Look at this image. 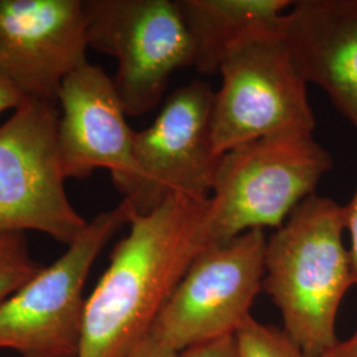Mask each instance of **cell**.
Here are the masks:
<instances>
[{
    "instance_id": "1",
    "label": "cell",
    "mask_w": 357,
    "mask_h": 357,
    "mask_svg": "<svg viewBox=\"0 0 357 357\" xmlns=\"http://www.w3.org/2000/svg\"><path fill=\"white\" fill-rule=\"evenodd\" d=\"M213 202L172 195L131 216L109 266L85 302L77 357H128L151 330L178 283L205 248L216 243Z\"/></svg>"
},
{
    "instance_id": "2",
    "label": "cell",
    "mask_w": 357,
    "mask_h": 357,
    "mask_svg": "<svg viewBox=\"0 0 357 357\" xmlns=\"http://www.w3.org/2000/svg\"><path fill=\"white\" fill-rule=\"evenodd\" d=\"M344 233V206L315 193L266 241L262 290L280 310L282 328L310 357L339 342V308L355 284Z\"/></svg>"
},
{
    "instance_id": "3",
    "label": "cell",
    "mask_w": 357,
    "mask_h": 357,
    "mask_svg": "<svg viewBox=\"0 0 357 357\" xmlns=\"http://www.w3.org/2000/svg\"><path fill=\"white\" fill-rule=\"evenodd\" d=\"M332 156L311 131H284L240 144L218 159L212 202L217 241L278 229L315 195Z\"/></svg>"
},
{
    "instance_id": "4",
    "label": "cell",
    "mask_w": 357,
    "mask_h": 357,
    "mask_svg": "<svg viewBox=\"0 0 357 357\" xmlns=\"http://www.w3.org/2000/svg\"><path fill=\"white\" fill-rule=\"evenodd\" d=\"M131 216L125 202L97 215L64 255L0 305V349L23 357L78 356L90 268Z\"/></svg>"
},
{
    "instance_id": "5",
    "label": "cell",
    "mask_w": 357,
    "mask_h": 357,
    "mask_svg": "<svg viewBox=\"0 0 357 357\" xmlns=\"http://www.w3.org/2000/svg\"><path fill=\"white\" fill-rule=\"evenodd\" d=\"M221 86L213 94L211 126L218 156L231 149L284 131H314L307 82L282 32L234 47L220 65Z\"/></svg>"
},
{
    "instance_id": "6",
    "label": "cell",
    "mask_w": 357,
    "mask_h": 357,
    "mask_svg": "<svg viewBox=\"0 0 357 357\" xmlns=\"http://www.w3.org/2000/svg\"><path fill=\"white\" fill-rule=\"evenodd\" d=\"M213 90L192 81L175 90L155 121L134 134V171L114 187L132 216H143L172 195L212 197L220 156L212 139Z\"/></svg>"
},
{
    "instance_id": "7",
    "label": "cell",
    "mask_w": 357,
    "mask_h": 357,
    "mask_svg": "<svg viewBox=\"0 0 357 357\" xmlns=\"http://www.w3.org/2000/svg\"><path fill=\"white\" fill-rule=\"evenodd\" d=\"M56 103L28 100L0 126V233L36 230L69 246L89 221L69 202Z\"/></svg>"
},
{
    "instance_id": "8",
    "label": "cell",
    "mask_w": 357,
    "mask_h": 357,
    "mask_svg": "<svg viewBox=\"0 0 357 357\" xmlns=\"http://www.w3.org/2000/svg\"><path fill=\"white\" fill-rule=\"evenodd\" d=\"M90 48L114 57L116 94L130 116L153 110L169 77L192 68L176 0H84Z\"/></svg>"
},
{
    "instance_id": "9",
    "label": "cell",
    "mask_w": 357,
    "mask_h": 357,
    "mask_svg": "<svg viewBox=\"0 0 357 357\" xmlns=\"http://www.w3.org/2000/svg\"><path fill=\"white\" fill-rule=\"evenodd\" d=\"M266 241L264 230H249L205 248L150 332L178 355L234 335L262 290Z\"/></svg>"
},
{
    "instance_id": "10",
    "label": "cell",
    "mask_w": 357,
    "mask_h": 357,
    "mask_svg": "<svg viewBox=\"0 0 357 357\" xmlns=\"http://www.w3.org/2000/svg\"><path fill=\"white\" fill-rule=\"evenodd\" d=\"M86 26L84 0H0V72L28 100L57 102L88 64Z\"/></svg>"
},
{
    "instance_id": "11",
    "label": "cell",
    "mask_w": 357,
    "mask_h": 357,
    "mask_svg": "<svg viewBox=\"0 0 357 357\" xmlns=\"http://www.w3.org/2000/svg\"><path fill=\"white\" fill-rule=\"evenodd\" d=\"M59 153L66 178L110 171L113 184L134 171V134L113 78L88 63L65 78L59 90Z\"/></svg>"
},
{
    "instance_id": "12",
    "label": "cell",
    "mask_w": 357,
    "mask_h": 357,
    "mask_svg": "<svg viewBox=\"0 0 357 357\" xmlns=\"http://www.w3.org/2000/svg\"><path fill=\"white\" fill-rule=\"evenodd\" d=\"M282 36L307 84L357 128V0L293 1Z\"/></svg>"
},
{
    "instance_id": "13",
    "label": "cell",
    "mask_w": 357,
    "mask_h": 357,
    "mask_svg": "<svg viewBox=\"0 0 357 357\" xmlns=\"http://www.w3.org/2000/svg\"><path fill=\"white\" fill-rule=\"evenodd\" d=\"M187 29L192 68L218 73L220 65L243 41L282 32L290 0H176Z\"/></svg>"
},
{
    "instance_id": "14",
    "label": "cell",
    "mask_w": 357,
    "mask_h": 357,
    "mask_svg": "<svg viewBox=\"0 0 357 357\" xmlns=\"http://www.w3.org/2000/svg\"><path fill=\"white\" fill-rule=\"evenodd\" d=\"M238 357H310L283 328L253 317L234 332Z\"/></svg>"
},
{
    "instance_id": "15",
    "label": "cell",
    "mask_w": 357,
    "mask_h": 357,
    "mask_svg": "<svg viewBox=\"0 0 357 357\" xmlns=\"http://www.w3.org/2000/svg\"><path fill=\"white\" fill-rule=\"evenodd\" d=\"M43 268L29 253L26 233H0V305Z\"/></svg>"
},
{
    "instance_id": "16",
    "label": "cell",
    "mask_w": 357,
    "mask_h": 357,
    "mask_svg": "<svg viewBox=\"0 0 357 357\" xmlns=\"http://www.w3.org/2000/svg\"><path fill=\"white\" fill-rule=\"evenodd\" d=\"M176 357H238L234 336H224L204 344L192 347L180 352Z\"/></svg>"
},
{
    "instance_id": "17",
    "label": "cell",
    "mask_w": 357,
    "mask_h": 357,
    "mask_svg": "<svg viewBox=\"0 0 357 357\" xmlns=\"http://www.w3.org/2000/svg\"><path fill=\"white\" fill-rule=\"evenodd\" d=\"M345 231L349 234V257L352 265L354 282L357 286V188L351 202L344 205Z\"/></svg>"
},
{
    "instance_id": "18",
    "label": "cell",
    "mask_w": 357,
    "mask_h": 357,
    "mask_svg": "<svg viewBox=\"0 0 357 357\" xmlns=\"http://www.w3.org/2000/svg\"><path fill=\"white\" fill-rule=\"evenodd\" d=\"M172 349H169L163 342H160L153 332L149 333L142 339L141 343L137 345L128 357H176Z\"/></svg>"
},
{
    "instance_id": "19",
    "label": "cell",
    "mask_w": 357,
    "mask_h": 357,
    "mask_svg": "<svg viewBox=\"0 0 357 357\" xmlns=\"http://www.w3.org/2000/svg\"><path fill=\"white\" fill-rule=\"evenodd\" d=\"M28 101L13 81L0 72V113L6 110H16Z\"/></svg>"
},
{
    "instance_id": "20",
    "label": "cell",
    "mask_w": 357,
    "mask_h": 357,
    "mask_svg": "<svg viewBox=\"0 0 357 357\" xmlns=\"http://www.w3.org/2000/svg\"><path fill=\"white\" fill-rule=\"evenodd\" d=\"M320 357H357V328L349 337L339 340Z\"/></svg>"
}]
</instances>
